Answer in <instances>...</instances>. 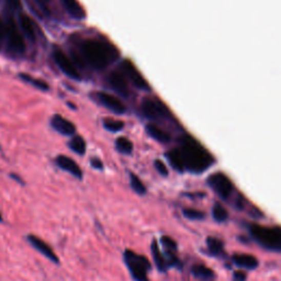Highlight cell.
<instances>
[{
    "instance_id": "cell-30",
    "label": "cell",
    "mask_w": 281,
    "mask_h": 281,
    "mask_svg": "<svg viewBox=\"0 0 281 281\" xmlns=\"http://www.w3.org/2000/svg\"><path fill=\"white\" fill-rule=\"evenodd\" d=\"M154 165H155L156 170H157L160 175H163V176H167L168 175V169H167L165 164H164L162 160H159V159L155 160Z\"/></svg>"
},
{
    "instance_id": "cell-34",
    "label": "cell",
    "mask_w": 281,
    "mask_h": 281,
    "mask_svg": "<svg viewBox=\"0 0 281 281\" xmlns=\"http://www.w3.org/2000/svg\"><path fill=\"white\" fill-rule=\"evenodd\" d=\"M234 279L235 281H245L246 274L243 271H235L234 272Z\"/></svg>"
},
{
    "instance_id": "cell-11",
    "label": "cell",
    "mask_w": 281,
    "mask_h": 281,
    "mask_svg": "<svg viewBox=\"0 0 281 281\" xmlns=\"http://www.w3.org/2000/svg\"><path fill=\"white\" fill-rule=\"evenodd\" d=\"M97 99L101 105L108 108L109 110H111L118 114H122L126 112V106L123 105L122 101H120L115 96L110 95V93L98 92Z\"/></svg>"
},
{
    "instance_id": "cell-8",
    "label": "cell",
    "mask_w": 281,
    "mask_h": 281,
    "mask_svg": "<svg viewBox=\"0 0 281 281\" xmlns=\"http://www.w3.org/2000/svg\"><path fill=\"white\" fill-rule=\"evenodd\" d=\"M121 69L128 79L133 84L136 88L140 90H150V86H148L147 82L144 79L143 76L136 69V67L131 63L130 61L124 59L121 63Z\"/></svg>"
},
{
    "instance_id": "cell-19",
    "label": "cell",
    "mask_w": 281,
    "mask_h": 281,
    "mask_svg": "<svg viewBox=\"0 0 281 281\" xmlns=\"http://www.w3.org/2000/svg\"><path fill=\"white\" fill-rule=\"evenodd\" d=\"M192 275L201 281H213L215 275L212 269L205 266V265H194L191 268Z\"/></svg>"
},
{
    "instance_id": "cell-4",
    "label": "cell",
    "mask_w": 281,
    "mask_h": 281,
    "mask_svg": "<svg viewBox=\"0 0 281 281\" xmlns=\"http://www.w3.org/2000/svg\"><path fill=\"white\" fill-rule=\"evenodd\" d=\"M249 231L254 239L263 247L272 251H281V229L253 224Z\"/></svg>"
},
{
    "instance_id": "cell-17",
    "label": "cell",
    "mask_w": 281,
    "mask_h": 281,
    "mask_svg": "<svg viewBox=\"0 0 281 281\" xmlns=\"http://www.w3.org/2000/svg\"><path fill=\"white\" fill-rule=\"evenodd\" d=\"M151 251H152V255H153V259L154 263L156 265V267L160 271V272H166L167 269L169 268L167 259L165 257V254H163L162 251L158 247L157 242L155 239H153L152 245H151Z\"/></svg>"
},
{
    "instance_id": "cell-22",
    "label": "cell",
    "mask_w": 281,
    "mask_h": 281,
    "mask_svg": "<svg viewBox=\"0 0 281 281\" xmlns=\"http://www.w3.org/2000/svg\"><path fill=\"white\" fill-rule=\"evenodd\" d=\"M130 185H131V188L132 190H133L135 193L139 194V196H143V194L146 193V188L144 184L140 182V179L134 175V174H130Z\"/></svg>"
},
{
    "instance_id": "cell-9",
    "label": "cell",
    "mask_w": 281,
    "mask_h": 281,
    "mask_svg": "<svg viewBox=\"0 0 281 281\" xmlns=\"http://www.w3.org/2000/svg\"><path fill=\"white\" fill-rule=\"evenodd\" d=\"M209 185L223 199L229 198L233 191L232 183L223 174H214L211 176L209 178Z\"/></svg>"
},
{
    "instance_id": "cell-10",
    "label": "cell",
    "mask_w": 281,
    "mask_h": 281,
    "mask_svg": "<svg viewBox=\"0 0 281 281\" xmlns=\"http://www.w3.org/2000/svg\"><path fill=\"white\" fill-rule=\"evenodd\" d=\"M27 240L29 242V244L35 249V251L41 253L43 256H45L46 258L50 259L52 263L56 264V265L59 263L57 255L54 253L51 246L49 244H46L43 239H41L40 237H37L35 235H28Z\"/></svg>"
},
{
    "instance_id": "cell-6",
    "label": "cell",
    "mask_w": 281,
    "mask_h": 281,
    "mask_svg": "<svg viewBox=\"0 0 281 281\" xmlns=\"http://www.w3.org/2000/svg\"><path fill=\"white\" fill-rule=\"evenodd\" d=\"M53 58L54 61H55L57 66L61 68L62 72H63L66 76L75 81L81 79L82 77L79 72H78L76 64L66 55L64 52H62L61 50H55L53 53Z\"/></svg>"
},
{
    "instance_id": "cell-18",
    "label": "cell",
    "mask_w": 281,
    "mask_h": 281,
    "mask_svg": "<svg viewBox=\"0 0 281 281\" xmlns=\"http://www.w3.org/2000/svg\"><path fill=\"white\" fill-rule=\"evenodd\" d=\"M61 2L70 17L77 20L85 18V11L77 0H61Z\"/></svg>"
},
{
    "instance_id": "cell-7",
    "label": "cell",
    "mask_w": 281,
    "mask_h": 281,
    "mask_svg": "<svg viewBox=\"0 0 281 281\" xmlns=\"http://www.w3.org/2000/svg\"><path fill=\"white\" fill-rule=\"evenodd\" d=\"M142 111L150 120H158L169 116L168 109L159 101L154 99H145L143 101Z\"/></svg>"
},
{
    "instance_id": "cell-24",
    "label": "cell",
    "mask_w": 281,
    "mask_h": 281,
    "mask_svg": "<svg viewBox=\"0 0 281 281\" xmlns=\"http://www.w3.org/2000/svg\"><path fill=\"white\" fill-rule=\"evenodd\" d=\"M207 245L209 251L212 253L213 255H218L223 252V243L222 240L215 237H208L207 239Z\"/></svg>"
},
{
    "instance_id": "cell-1",
    "label": "cell",
    "mask_w": 281,
    "mask_h": 281,
    "mask_svg": "<svg viewBox=\"0 0 281 281\" xmlns=\"http://www.w3.org/2000/svg\"><path fill=\"white\" fill-rule=\"evenodd\" d=\"M167 157L173 167L179 171L187 169L192 173H201L212 164L210 154L190 136L184 137L182 147L170 151Z\"/></svg>"
},
{
    "instance_id": "cell-16",
    "label": "cell",
    "mask_w": 281,
    "mask_h": 281,
    "mask_svg": "<svg viewBox=\"0 0 281 281\" xmlns=\"http://www.w3.org/2000/svg\"><path fill=\"white\" fill-rule=\"evenodd\" d=\"M19 27L21 30V33L25 36H27L29 40L31 41L35 40V27L32 19H31L29 15L25 13H20Z\"/></svg>"
},
{
    "instance_id": "cell-28",
    "label": "cell",
    "mask_w": 281,
    "mask_h": 281,
    "mask_svg": "<svg viewBox=\"0 0 281 281\" xmlns=\"http://www.w3.org/2000/svg\"><path fill=\"white\" fill-rule=\"evenodd\" d=\"M160 242H162L163 246L165 247L166 254H175L176 253L177 244H176V242L173 238L169 237V236H163Z\"/></svg>"
},
{
    "instance_id": "cell-14",
    "label": "cell",
    "mask_w": 281,
    "mask_h": 281,
    "mask_svg": "<svg viewBox=\"0 0 281 281\" xmlns=\"http://www.w3.org/2000/svg\"><path fill=\"white\" fill-rule=\"evenodd\" d=\"M51 126L53 127L54 130L57 131L58 133L63 134L65 136H72L76 132V128L74 124L59 114L53 116L51 120Z\"/></svg>"
},
{
    "instance_id": "cell-35",
    "label": "cell",
    "mask_w": 281,
    "mask_h": 281,
    "mask_svg": "<svg viewBox=\"0 0 281 281\" xmlns=\"http://www.w3.org/2000/svg\"><path fill=\"white\" fill-rule=\"evenodd\" d=\"M2 222H3V215H2V213H0V223Z\"/></svg>"
},
{
    "instance_id": "cell-13",
    "label": "cell",
    "mask_w": 281,
    "mask_h": 281,
    "mask_svg": "<svg viewBox=\"0 0 281 281\" xmlns=\"http://www.w3.org/2000/svg\"><path fill=\"white\" fill-rule=\"evenodd\" d=\"M56 164L61 169L67 171V173H69L75 178L79 179V180H82L83 179V171H82L81 167L78 166V164L74 159L68 157V156H65V155L57 156Z\"/></svg>"
},
{
    "instance_id": "cell-25",
    "label": "cell",
    "mask_w": 281,
    "mask_h": 281,
    "mask_svg": "<svg viewBox=\"0 0 281 281\" xmlns=\"http://www.w3.org/2000/svg\"><path fill=\"white\" fill-rule=\"evenodd\" d=\"M20 78L21 79H23L25 82L29 83L30 85L34 86V87L41 89V90H48L49 89V85L46 84L45 82L41 81V79H36V78L30 76V75H27V74H20Z\"/></svg>"
},
{
    "instance_id": "cell-32",
    "label": "cell",
    "mask_w": 281,
    "mask_h": 281,
    "mask_svg": "<svg viewBox=\"0 0 281 281\" xmlns=\"http://www.w3.org/2000/svg\"><path fill=\"white\" fill-rule=\"evenodd\" d=\"M7 35V26L6 22H4L2 19H0V41L5 38Z\"/></svg>"
},
{
    "instance_id": "cell-15",
    "label": "cell",
    "mask_w": 281,
    "mask_h": 281,
    "mask_svg": "<svg viewBox=\"0 0 281 281\" xmlns=\"http://www.w3.org/2000/svg\"><path fill=\"white\" fill-rule=\"evenodd\" d=\"M232 260L236 266L247 270H253L258 267V260L251 254H235L232 257Z\"/></svg>"
},
{
    "instance_id": "cell-31",
    "label": "cell",
    "mask_w": 281,
    "mask_h": 281,
    "mask_svg": "<svg viewBox=\"0 0 281 281\" xmlns=\"http://www.w3.org/2000/svg\"><path fill=\"white\" fill-rule=\"evenodd\" d=\"M37 6L40 7V9L45 13V14H50V0H35Z\"/></svg>"
},
{
    "instance_id": "cell-27",
    "label": "cell",
    "mask_w": 281,
    "mask_h": 281,
    "mask_svg": "<svg viewBox=\"0 0 281 281\" xmlns=\"http://www.w3.org/2000/svg\"><path fill=\"white\" fill-rule=\"evenodd\" d=\"M104 127L110 132H119L123 129L124 123L120 120H114V119H105L104 120Z\"/></svg>"
},
{
    "instance_id": "cell-12",
    "label": "cell",
    "mask_w": 281,
    "mask_h": 281,
    "mask_svg": "<svg viewBox=\"0 0 281 281\" xmlns=\"http://www.w3.org/2000/svg\"><path fill=\"white\" fill-rule=\"evenodd\" d=\"M108 83L119 95L123 97H127L129 95V85L127 82V77L124 76L123 73L114 70V72L108 76Z\"/></svg>"
},
{
    "instance_id": "cell-20",
    "label": "cell",
    "mask_w": 281,
    "mask_h": 281,
    "mask_svg": "<svg viewBox=\"0 0 281 281\" xmlns=\"http://www.w3.org/2000/svg\"><path fill=\"white\" fill-rule=\"evenodd\" d=\"M146 131L148 134H150L156 140H158V142L165 143L169 140V135L166 133V132L159 129L157 126H155V124H148V126L146 127Z\"/></svg>"
},
{
    "instance_id": "cell-29",
    "label": "cell",
    "mask_w": 281,
    "mask_h": 281,
    "mask_svg": "<svg viewBox=\"0 0 281 281\" xmlns=\"http://www.w3.org/2000/svg\"><path fill=\"white\" fill-rule=\"evenodd\" d=\"M183 213L188 220H202L206 216V214L202 211L196 209H185Z\"/></svg>"
},
{
    "instance_id": "cell-33",
    "label": "cell",
    "mask_w": 281,
    "mask_h": 281,
    "mask_svg": "<svg viewBox=\"0 0 281 281\" xmlns=\"http://www.w3.org/2000/svg\"><path fill=\"white\" fill-rule=\"evenodd\" d=\"M91 166H92L93 168L101 170V169L104 168V164H103V162H101V160L98 159V158H92V159H91Z\"/></svg>"
},
{
    "instance_id": "cell-21",
    "label": "cell",
    "mask_w": 281,
    "mask_h": 281,
    "mask_svg": "<svg viewBox=\"0 0 281 281\" xmlns=\"http://www.w3.org/2000/svg\"><path fill=\"white\" fill-rule=\"evenodd\" d=\"M69 147L70 150L77 153L78 155H84L86 153V142L79 135L73 136V138L69 142Z\"/></svg>"
},
{
    "instance_id": "cell-5",
    "label": "cell",
    "mask_w": 281,
    "mask_h": 281,
    "mask_svg": "<svg viewBox=\"0 0 281 281\" xmlns=\"http://www.w3.org/2000/svg\"><path fill=\"white\" fill-rule=\"evenodd\" d=\"M7 26V40L8 45H9V49L15 53V54H22L26 50V43L23 40V36L21 31L15 25L14 20L8 19L6 22Z\"/></svg>"
},
{
    "instance_id": "cell-3",
    "label": "cell",
    "mask_w": 281,
    "mask_h": 281,
    "mask_svg": "<svg viewBox=\"0 0 281 281\" xmlns=\"http://www.w3.org/2000/svg\"><path fill=\"white\" fill-rule=\"evenodd\" d=\"M123 259L134 281H150L148 272L152 269V265L145 256L131 249H126L123 253Z\"/></svg>"
},
{
    "instance_id": "cell-23",
    "label": "cell",
    "mask_w": 281,
    "mask_h": 281,
    "mask_svg": "<svg viewBox=\"0 0 281 281\" xmlns=\"http://www.w3.org/2000/svg\"><path fill=\"white\" fill-rule=\"evenodd\" d=\"M115 147L122 154H131L133 151V144L126 137H119L115 140Z\"/></svg>"
},
{
    "instance_id": "cell-26",
    "label": "cell",
    "mask_w": 281,
    "mask_h": 281,
    "mask_svg": "<svg viewBox=\"0 0 281 281\" xmlns=\"http://www.w3.org/2000/svg\"><path fill=\"white\" fill-rule=\"evenodd\" d=\"M212 214H213L214 220L217 222H224L229 216L228 211H226V209L220 204L214 205L212 209Z\"/></svg>"
},
{
    "instance_id": "cell-2",
    "label": "cell",
    "mask_w": 281,
    "mask_h": 281,
    "mask_svg": "<svg viewBox=\"0 0 281 281\" xmlns=\"http://www.w3.org/2000/svg\"><path fill=\"white\" fill-rule=\"evenodd\" d=\"M82 51L87 63L95 69L105 68L111 62V53L106 45L95 40H87L82 45Z\"/></svg>"
}]
</instances>
